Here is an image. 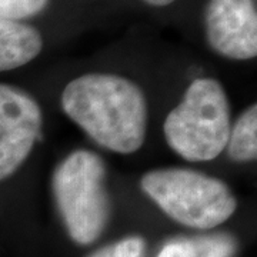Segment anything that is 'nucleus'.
I'll use <instances>...</instances> for the list:
<instances>
[{
    "label": "nucleus",
    "mask_w": 257,
    "mask_h": 257,
    "mask_svg": "<svg viewBox=\"0 0 257 257\" xmlns=\"http://www.w3.org/2000/svg\"><path fill=\"white\" fill-rule=\"evenodd\" d=\"M146 241L140 236H128L103 246L87 257H143Z\"/></svg>",
    "instance_id": "obj_11"
},
{
    "label": "nucleus",
    "mask_w": 257,
    "mask_h": 257,
    "mask_svg": "<svg viewBox=\"0 0 257 257\" xmlns=\"http://www.w3.org/2000/svg\"><path fill=\"white\" fill-rule=\"evenodd\" d=\"M140 187L170 219L190 229H214L237 210L227 184L190 169L150 170L140 179Z\"/></svg>",
    "instance_id": "obj_2"
},
{
    "label": "nucleus",
    "mask_w": 257,
    "mask_h": 257,
    "mask_svg": "<svg viewBox=\"0 0 257 257\" xmlns=\"http://www.w3.org/2000/svg\"><path fill=\"white\" fill-rule=\"evenodd\" d=\"M230 128L227 94L220 83L209 77L193 80L163 124L167 145L189 162L216 159L226 150Z\"/></svg>",
    "instance_id": "obj_3"
},
{
    "label": "nucleus",
    "mask_w": 257,
    "mask_h": 257,
    "mask_svg": "<svg viewBox=\"0 0 257 257\" xmlns=\"http://www.w3.org/2000/svg\"><path fill=\"white\" fill-rule=\"evenodd\" d=\"M206 39L219 55L248 60L257 55L254 0H209L204 12Z\"/></svg>",
    "instance_id": "obj_6"
},
{
    "label": "nucleus",
    "mask_w": 257,
    "mask_h": 257,
    "mask_svg": "<svg viewBox=\"0 0 257 257\" xmlns=\"http://www.w3.org/2000/svg\"><path fill=\"white\" fill-rule=\"evenodd\" d=\"M62 107L69 119L110 152L130 155L146 140V96L130 79L109 73L83 74L66 84Z\"/></svg>",
    "instance_id": "obj_1"
},
{
    "label": "nucleus",
    "mask_w": 257,
    "mask_h": 257,
    "mask_svg": "<svg viewBox=\"0 0 257 257\" xmlns=\"http://www.w3.org/2000/svg\"><path fill=\"white\" fill-rule=\"evenodd\" d=\"M49 0H0V20H15L36 16L46 9Z\"/></svg>",
    "instance_id": "obj_10"
},
{
    "label": "nucleus",
    "mask_w": 257,
    "mask_h": 257,
    "mask_svg": "<svg viewBox=\"0 0 257 257\" xmlns=\"http://www.w3.org/2000/svg\"><path fill=\"white\" fill-rule=\"evenodd\" d=\"M227 155L237 163L254 162L257 157V106H248L230 128Z\"/></svg>",
    "instance_id": "obj_9"
},
{
    "label": "nucleus",
    "mask_w": 257,
    "mask_h": 257,
    "mask_svg": "<svg viewBox=\"0 0 257 257\" xmlns=\"http://www.w3.org/2000/svg\"><path fill=\"white\" fill-rule=\"evenodd\" d=\"M106 169L99 155L76 150L56 167L52 180L57 210L76 244L89 246L110 219Z\"/></svg>",
    "instance_id": "obj_4"
},
{
    "label": "nucleus",
    "mask_w": 257,
    "mask_h": 257,
    "mask_svg": "<svg viewBox=\"0 0 257 257\" xmlns=\"http://www.w3.org/2000/svg\"><path fill=\"white\" fill-rule=\"evenodd\" d=\"M42 49L43 37L36 28L23 22L0 20V72L28 64Z\"/></svg>",
    "instance_id": "obj_7"
},
{
    "label": "nucleus",
    "mask_w": 257,
    "mask_h": 257,
    "mask_svg": "<svg viewBox=\"0 0 257 257\" xmlns=\"http://www.w3.org/2000/svg\"><path fill=\"white\" fill-rule=\"evenodd\" d=\"M37 101L15 86L0 84V180L16 173L42 135Z\"/></svg>",
    "instance_id": "obj_5"
},
{
    "label": "nucleus",
    "mask_w": 257,
    "mask_h": 257,
    "mask_svg": "<svg viewBox=\"0 0 257 257\" xmlns=\"http://www.w3.org/2000/svg\"><path fill=\"white\" fill-rule=\"evenodd\" d=\"M236 253V237L221 231L169 240L157 257H234Z\"/></svg>",
    "instance_id": "obj_8"
},
{
    "label": "nucleus",
    "mask_w": 257,
    "mask_h": 257,
    "mask_svg": "<svg viewBox=\"0 0 257 257\" xmlns=\"http://www.w3.org/2000/svg\"><path fill=\"white\" fill-rule=\"evenodd\" d=\"M143 2H146L147 5H150V6L163 8V6H169V5H172L175 0H143Z\"/></svg>",
    "instance_id": "obj_12"
}]
</instances>
